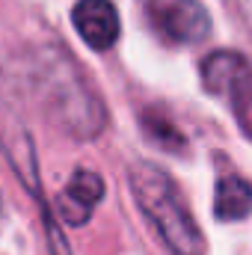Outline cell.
<instances>
[{"label": "cell", "mask_w": 252, "mask_h": 255, "mask_svg": "<svg viewBox=\"0 0 252 255\" xmlns=\"http://www.w3.org/2000/svg\"><path fill=\"white\" fill-rule=\"evenodd\" d=\"M127 181H130V190L136 196V205L142 208V214L148 217V223L157 229V235L163 238V244L172 253L202 255V250H205L202 232L193 223L187 205L181 202L172 178L163 169L139 160L130 166Z\"/></svg>", "instance_id": "6da1fadb"}, {"label": "cell", "mask_w": 252, "mask_h": 255, "mask_svg": "<svg viewBox=\"0 0 252 255\" xmlns=\"http://www.w3.org/2000/svg\"><path fill=\"white\" fill-rule=\"evenodd\" d=\"M71 21L77 36L95 51H107L119 39V12L110 0H77Z\"/></svg>", "instance_id": "7a4b0ae2"}, {"label": "cell", "mask_w": 252, "mask_h": 255, "mask_svg": "<svg viewBox=\"0 0 252 255\" xmlns=\"http://www.w3.org/2000/svg\"><path fill=\"white\" fill-rule=\"evenodd\" d=\"M157 27L169 42L190 45V42H202L211 30L208 12L199 0H172L163 3L157 12Z\"/></svg>", "instance_id": "3957f363"}, {"label": "cell", "mask_w": 252, "mask_h": 255, "mask_svg": "<svg viewBox=\"0 0 252 255\" xmlns=\"http://www.w3.org/2000/svg\"><path fill=\"white\" fill-rule=\"evenodd\" d=\"M104 196V181L89 172V169H77L68 184H65L63 196H60V214L68 226H83L92 214V208L101 202Z\"/></svg>", "instance_id": "277c9868"}, {"label": "cell", "mask_w": 252, "mask_h": 255, "mask_svg": "<svg viewBox=\"0 0 252 255\" xmlns=\"http://www.w3.org/2000/svg\"><path fill=\"white\" fill-rule=\"evenodd\" d=\"M202 77H205V86L217 95L223 92H238L244 83H250V65L244 63L238 54H211L205 63H202Z\"/></svg>", "instance_id": "5b68a950"}, {"label": "cell", "mask_w": 252, "mask_h": 255, "mask_svg": "<svg viewBox=\"0 0 252 255\" xmlns=\"http://www.w3.org/2000/svg\"><path fill=\"white\" fill-rule=\"evenodd\" d=\"M252 211V187L250 181H244L241 175H226L217 181V193H214V214L217 220H244Z\"/></svg>", "instance_id": "8992f818"}]
</instances>
